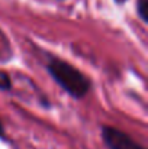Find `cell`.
Here are the masks:
<instances>
[{"label":"cell","instance_id":"6da1fadb","mask_svg":"<svg viewBox=\"0 0 148 149\" xmlns=\"http://www.w3.org/2000/svg\"><path fill=\"white\" fill-rule=\"evenodd\" d=\"M48 71L52 78L74 97H83L90 88L89 80L79 70L64 61L54 59L48 65Z\"/></svg>","mask_w":148,"mask_h":149},{"label":"cell","instance_id":"7a4b0ae2","mask_svg":"<svg viewBox=\"0 0 148 149\" xmlns=\"http://www.w3.org/2000/svg\"><path fill=\"white\" fill-rule=\"evenodd\" d=\"M103 141L109 149H145L142 145L135 142L126 133L121 132L119 129L105 126L102 130Z\"/></svg>","mask_w":148,"mask_h":149},{"label":"cell","instance_id":"3957f363","mask_svg":"<svg viewBox=\"0 0 148 149\" xmlns=\"http://www.w3.org/2000/svg\"><path fill=\"white\" fill-rule=\"evenodd\" d=\"M138 12H140V16L142 17V20H145L147 22L148 16V0H140L138 1Z\"/></svg>","mask_w":148,"mask_h":149},{"label":"cell","instance_id":"277c9868","mask_svg":"<svg viewBox=\"0 0 148 149\" xmlns=\"http://www.w3.org/2000/svg\"><path fill=\"white\" fill-rule=\"evenodd\" d=\"M10 87V78L6 72L0 71V88L1 90H7Z\"/></svg>","mask_w":148,"mask_h":149},{"label":"cell","instance_id":"5b68a950","mask_svg":"<svg viewBox=\"0 0 148 149\" xmlns=\"http://www.w3.org/2000/svg\"><path fill=\"white\" fill-rule=\"evenodd\" d=\"M3 136V126H1V123H0V138Z\"/></svg>","mask_w":148,"mask_h":149}]
</instances>
